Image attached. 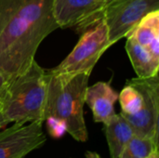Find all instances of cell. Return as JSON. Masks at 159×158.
<instances>
[{
	"label": "cell",
	"mask_w": 159,
	"mask_h": 158,
	"mask_svg": "<svg viewBox=\"0 0 159 158\" xmlns=\"http://www.w3.org/2000/svg\"><path fill=\"white\" fill-rule=\"evenodd\" d=\"M58 28L53 0H0V72L8 78L24 73Z\"/></svg>",
	"instance_id": "obj_1"
},
{
	"label": "cell",
	"mask_w": 159,
	"mask_h": 158,
	"mask_svg": "<svg viewBox=\"0 0 159 158\" xmlns=\"http://www.w3.org/2000/svg\"><path fill=\"white\" fill-rule=\"evenodd\" d=\"M47 74L34 61L22 74L8 78L0 95V120L9 123L45 121Z\"/></svg>",
	"instance_id": "obj_2"
},
{
	"label": "cell",
	"mask_w": 159,
	"mask_h": 158,
	"mask_svg": "<svg viewBox=\"0 0 159 158\" xmlns=\"http://www.w3.org/2000/svg\"><path fill=\"white\" fill-rule=\"evenodd\" d=\"M47 74V98L44 117H55L66 126L77 142H87L89 133L84 117V105L89 74L55 75Z\"/></svg>",
	"instance_id": "obj_3"
},
{
	"label": "cell",
	"mask_w": 159,
	"mask_h": 158,
	"mask_svg": "<svg viewBox=\"0 0 159 158\" xmlns=\"http://www.w3.org/2000/svg\"><path fill=\"white\" fill-rule=\"evenodd\" d=\"M113 46L103 18L81 33V37L69 55L56 67L48 70L55 75L91 74L102 54Z\"/></svg>",
	"instance_id": "obj_4"
},
{
	"label": "cell",
	"mask_w": 159,
	"mask_h": 158,
	"mask_svg": "<svg viewBox=\"0 0 159 158\" xmlns=\"http://www.w3.org/2000/svg\"><path fill=\"white\" fill-rule=\"evenodd\" d=\"M159 9V0H112L102 18L112 45L126 37L149 12Z\"/></svg>",
	"instance_id": "obj_5"
},
{
	"label": "cell",
	"mask_w": 159,
	"mask_h": 158,
	"mask_svg": "<svg viewBox=\"0 0 159 158\" xmlns=\"http://www.w3.org/2000/svg\"><path fill=\"white\" fill-rule=\"evenodd\" d=\"M127 83L134 86L143 97L141 111L133 115H121L131 126L134 134L159 142V76L132 78Z\"/></svg>",
	"instance_id": "obj_6"
},
{
	"label": "cell",
	"mask_w": 159,
	"mask_h": 158,
	"mask_svg": "<svg viewBox=\"0 0 159 158\" xmlns=\"http://www.w3.org/2000/svg\"><path fill=\"white\" fill-rule=\"evenodd\" d=\"M42 121L17 122L0 132V158H24L47 141Z\"/></svg>",
	"instance_id": "obj_7"
},
{
	"label": "cell",
	"mask_w": 159,
	"mask_h": 158,
	"mask_svg": "<svg viewBox=\"0 0 159 158\" xmlns=\"http://www.w3.org/2000/svg\"><path fill=\"white\" fill-rule=\"evenodd\" d=\"M112 0H53L56 20L60 28L75 27L83 33L102 18L106 6Z\"/></svg>",
	"instance_id": "obj_8"
},
{
	"label": "cell",
	"mask_w": 159,
	"mask_h": 158,
	"mask_svg": "<svg viewBox=\"0 0 159 158\" xmlns=\"http://www.w3.org/2000/svg\"><path fill=\"white\" fill-rule=\"evenodd\" d=\"M117 100L118 94L109 82L101 81L87 88L85 103L91 110L97 123L105 124L116 115L115 103Z\"/></svg>",
	"instance_id": "obj_9"
},
{
	"label": "cell",
	"mask_w": 159,
	"mask_h": 158,
	"mask_svg": "<svg viewBox=\"0 0 159 158\" xmlns=\"http://www.w3.org/2000/svg\"><path fill=\"white\" fill-rule=\"evenodd\" d=\"M127 36L133 38L159 61V9L146 14Z\"/></svg>",
	"instance_id": "obj_10"
},
{
	"label": "cell",
	"mask_w": 159,
	"mask_h": 158,
	"mask_svg": "<svg viewBox=\"0 0 159 158\" xmlns=\"http://www.w3.org/2000/svg\"><path fill=\"white\" fill-rule=\"evenodd\" d=\"M103 128L112 158H119L124 148L134 136V131L121 114H116Z\"/></svg>",
	"instance_id": "obj_11"
},
{
	"label": "cell",
	"mask_w": 159,
	"mask_h": 158,
	"mask_svg": "<svg viewBox=\"0 0 159 158\" xmlns=\"http://www.w3.org/2000/svg\"><path fill=\"white\" fill-rule=\"evenodd\" d=\"M126 51L133 69L139 78H147L158 74L159 61L143 46L138 44L130 36H127Z\"/></svg>",
	"instance_id": "obj_12"
},
{
	"label": "cell",
	"mask_w": 159,
	"mask_h": 158,
	"mask_svg": "<svg viewBox=\"0 0 159 158\" xmlns=\"http://www.w3.org/2000/svg\"><path fill=\"white\" fill-rule=\"evenodd\" d=\"M158 147L159 142L134 134L119 158H147L156 151H158Z\"/></svg>",
	"instance_id": "obj_13"
},
{
	"label": "cell",
	"mask_w": 159,
	"mask_h": 158,
	"mask_svg": "<svg viewBox=\"0 0 159 158\" xmlns=\"http://www.w3.org/2000/svg\"><path fill=\"white\" fill-rule=\"evenodd\" d=\"M118 100L121 106V114L125 115H133L139 113L143 105V94L129 83L118 94Z\"/></svg>",
	"instance_id": "obj_14"
},
{
	"label": "cell",
	"mask_w": 159,
	"mask_h": 158,
	"mask_svg": "<svg viewBox=\"0 0 159 158\" xmlns=\"http://www.w3.org/2000/svg\"><path fill=\"white\" fill-rule=\"evenodd\" d=\"M47 121V128L48 133L56 139L61 138L66 132V126L64 122L55 117H48L45 119Z\"/></svg>",
	"instance_id": "obj_15"
},
{
	"label": "cell",
	"mask_w": 159,
	"mask_h": 158,
	"mask_svg": "<svg viewBox=\"0 0 159 158\" xmlns=\"http://www.w3.org/2000/svg\"><path fill=\"white\" fill-rule=\"evenodd\" d=\"M7 80H8V77L6 74H4L3 73L0 72V95L2 93V91H3V89H4Z\"/></svg>",
	"instance_id": "obj_16"
},
{
	"label": "cell",
	"mask_w": 159,
	"mask_h": 158,
	"mask_svg": "<svg viewBox=\"0 0 159 158\" xmlns=\"http://www.w3.org/2000/svg\"><path fill=\"white\" fill-rule=\"evenodd\" d=\"M85 158H102L100 156V155H98L97 153L95 152H89L88 151L86 153V157Z\"/></svg>",
	"instance_id": "obj_17"
},
{
	"label": "cell",
	"mask_w": 159,
	"mask_h": 158,
	"mask_svg": "<svg viewBox=\"0 0 159 158\" xmlns=\"http://www.w3.org/2000/svg\"><path fill=\"white\" fill-rule=\"evenodd\" d=\"M147 158H159V151H156L155 153H153L150 156Z\"/></svg>",
	"instance_id": "obj_18"
},
{
	"label": "cell",
	"mask_w": 159,
	"mask_h": 158,
	"mask_svg": "<svg viewBox=\"0 0 159 158\" xmlns=\"http://www.w3.org/2000/svg\"><path fill=\"white\" fill-rule=\"evenodd\" d=\"M3 129V126H2V123H1V120H0V129Z\"/></svg>",
	"instance_id": "obj_19"
}]
</instances>
